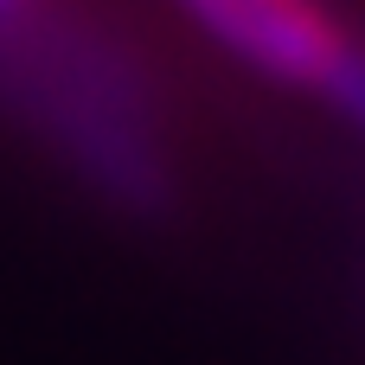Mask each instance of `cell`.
<instances>
[{
    "instance_id": "1",
    "label": "cell",
    "mask_w": 365,
    "mask_h": 365,
    "mask_svg": "<svg viewBox=\"0 0 365 365\" xmlns=\"http://www.w3.org/2000/svg\"><path fill=\"white\" fill-rule=\"evenodd\" d=\"M218 45L282 83H321L353 58L346 26L321 0H180Z\"/></svg>"
},
{
    "instance_id": "2",
    "label": "cell",
    "mask_w": 365,
    "mask_h": 365,
    "mask_svg": "<svg viewBox=\"0 0 365 365\" xmlns=\"http://www.w3.org/2000/svg\"><path fill=\"white\" fill-rule=\"evenodd\" d=\"M327 96H334V103H346V109L365 122V51H359V45H353V58L327 77Z\"/></svg>"
}]
</instances>
